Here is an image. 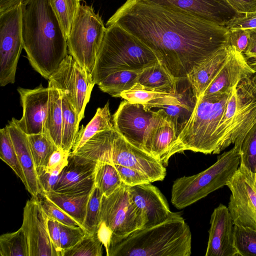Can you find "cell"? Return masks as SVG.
<instances>
[{
	"mask_svg": "<svg viewBox=\"0 0 256 256\" xmlns=\"http://www.w3.org/2000/svg\"><path fill=\"white\" fill-rule=\"evenodd\" d=\"M122 182L130 186L152 182L144 173L132 168L114 164Z\"/></svg>",
	"mask_w": 256,
	"mask_h": 256,
	"instance_id": "cell-45",
	"label": "cell"
},
{
	"mask_svg": "<svg viewBox=\"0 0 256 256\" xmlns=\"http://www.w3.org/2000/svg\"><path fill=\"white\" fill-rule=\"evenodd\" d=\"M174 89L178 102L164 105L158 109H162L166 112L174 124L178 136L191 116L197 98L187 78L176 80Z\"/></svg>",
	"mask_w": 256,
	"mask_h": 256,
	"instance_id": "cell-23",
	"label": "cell"
},
{
	"mask_svg": "<svg viewBox=\"0 0 256 256\" xmlns=\"http://www.w3.org/2000/svg\"><path fill=\"white\" fill-rule=\"evenodd\" d=\"M140 72L126 70L116 72L106 76L98 85L103 92L113 97L120 98L124 92L130 90L138 82Z\"/></svg>",
	"mask_w": 256,
	"mask_h": 256,
	"instance_id": "cell-30",
	"label": "cell"
},
{
	"mask_svg": "<svg viewBox=\"0 0 256 256\" xmlns=\"http://www.w3.org/2000/svg\"><path fill=\"white\" fill-rule=\"evenodd\" d=\"M177 135L174 124L162 109L154 111L146 130L144 150L150 154L166 166L170 148Z\"/></svg>",
	"mask_w": 256,
	"mask_h": 256,
	"instance_id": "cell-17",
	"label": "cell"
},
{
	"mask_svg": "<svg viewBox=\"0 0 256 256\" xmlns=\"http://www.w3.org/2000/svg\"><path fill=\"white\" fill-rule=\"evenodd\" d=\"M225 26L228 28L252 29L256 28V10L235 17L229 21L225 25Z\"/></svg>",
	"mask_w": 256,
	"mask_h": 256,
	"instance_id": "cell-47",
	"label": "cell"
},
{
	"mask_svg": "<svg viewBox=\"0 0 256 256\" xmlns=\"http://www.w3.org/2000/svg\"><path fill=\"white\" fill-rule=\"evenodd\" d=\"M122 182L114 164L108 161H97L94 184L102 195L109 196L119 188Z\"/></svg>",
	"mask_w": 256,
	"mask_h": 256,
	"instance_id": "cell-32",
	"label": "cell"
},
{
	"mask_svg": "<svg viewBox=\"0 0 256 256\" xmlns=\"http://www.w3.org/2000/svg\"><path fill=\"white\" fill-rule=\"evenodd\" d=\"M250 39L248 46L243 53L248 63L256 68V28L248 29Z\"/></svg>",
	"mask_w": 256,
	"mask_h": 256,
	"instance_id": "cell-50",
	"label": "cell"
},
{
	"mask_svg": "<svg viewBox=\"0 0 256 256\" xmlns=\"http://www.w3.org/2000/svg\"><path fill=\"white\" fill-rule=\"evenodd\" d=\"M154 112L142 104L124 100L112 116L114 127L130 143L144 150V132Z\"/></svg>",
	"mask_w": 256,
	"mask_h": 256,
	"instance_id": "cell-14",
	"label": "cell"
},
{
	"mask_svg": "<svg viewBox=\"0 0 256 256\" xmlns=\"http://www.w3.org/2000/svg\"><path fill=\"white\" fill-rule=\"evenodd\" d=\"M238 13L242 14L256 10V0H226Z\"/></svg>",
	"mask_w": 256,
	"mask_h": 256,
	"instance_id": "cell-51",
	"label": "cell"
},
{
	"mask_svg": "<svg viewBox=\"0 0 256 256\" xmlns=\"http://www.w3.org/2000/svg\"><path fill=\"white\" fill-rule=\"evenodd\" d=\"M48 82L66 97L75 108L80 122L95 84L91 74L69 54L50 77Z\"/></svg>",
	"mask_w": 256,
	"mask_h": 256,
	"instance_id": "cell-10",
	"label": "cell"
},
{
	"mask_svg": "<svg viewBox=\"0 0 256 256\" xmlns=\"http://www.w3.org/2000/svg\"><path fill=\"white\" fill-rule=\"evenodd\" d=\"M0 254L1 256H29L26 236L22 228L15 232L0 236Z\"/></svg>",
	"mask_w": 256,
	"mask_h": 256,
	"instance_id": "cell-36",
	"label": "cell"
},
{
	"mask_svg": "<svg viewBox=\"0 0 256 256\" xmlns=\"http://www.w3.org/2000/svg\"><path fill=\"white\" fill-rule=\"evenodd\" d=\"M54 192L76 194L90 192L94 187L97 162L70 153Z\"/></svg>",
	"mask_w": 256,
	"mask_h": 256,
	"instance_id": "cell-16",
	"label": "cell"
},
{
	"mask_svg": "<svg viewBox=\"0 0 256 256\" xmlns=\"http://www.w3.org/2000/svg\"><path fill=\"white\" fill-rule=\"evenodd\" d=\"M0 158L14 170L26 187V177L7 127L0 130Z\"/></svg>",
	"mask_w": 256,
	"mask_h": 256,
	"instance_id": "cell-35",
	"label": "cell"
},
{
	"mask_svg": "<svg viewBox=\"0 0 256 256\" xmlns=\"http://www.w3.org/2000/svg\"><path fill=\"white\" fill-rule=\"evenodd\" d=\"M90 192L70 194L53 191L42 194L76 220L83 227L87 204Z\"/></svg>",
	"mask_w": 256,
	"mask_h": 256,
	"instance_id": "cell-29",
	"label": "cell"
},
{
	"mask_svg": "<svg viewBox=\"0 0 256 256\" xmlns=\"http://www.w3.org/2000/svg\"><path fill=\"white\" fill-rule=\"evenodd\" d=\"M72 154L137 170L146 174L152 182L162 181L166 174V166L160 162L130 143L114 127L97 133Z\"/></svg>",
	"mask_w": 256,
	"mask_h": 256,
	"instance_id": "cell-5",
	"label": "cell"
},
{
	"mask_svg": "<svg viewBox=\"0 0 256 256\" xmlns=\"http://www.w3.org/2000/svg\"><path fill=\"white\" fill-rule=\"evenodd\" d=\"M192 234L181 214L136 230L109 244L107 256H190Z\"/></svg>",
	"mask_w": 256,
	"mask_h": 256,
	"instance_id": "cell-3",
	"label": "cell"
},
{
	"mask_svg": "<svg viewBox=\"0 0 256 256\" xmlns=\"http://www.w3.org/2000/svg\"><path fill=\"white\" fill-rule=\"evenodd\" d=\"M234 242L240 256H256V230L234 226Z\"/></svg>",
	"mask_w": 256,
	"mask_h": 256,
	"instance_id": "cell-41",
	"label": "cell"
},
{
	"mask_svg": "<svg viewBox=\"0 0 256 256\" xmlns=\"http://www.w3.org/2000/svg\"><path fill=\"white\" fill-rule=\"evenodd\" d=\"M234 88L224 93L202 96L197 98L191 116L172 144L169 159L175 154L185 150L214 154V134Z\"/></svg>",
	"mask_w": 256,
	"mask_h": 256,
	"instance_id": "cell-6",
	"label": "cell"
},
{
	"mask_svg": "<svg viewBox=\"0 0 256 256\" xmlns=\"http://www.w3.org/2000/svg\"><path fill=\"white\" fill-rule=\"evenodd\" d=\"M249 39L248 29L228 28V45L234 47L238 52L242 54L245 52L248 44Z\"/></svg>",
	"mask_w": 256,
	"mask_h": 256,
	"instance_id": "cell-46",
	"label": "cell"
},
{
	"mask_svg": "<svg viewBox=\"0 0 256 256\" xmlns=\"http://www.w3.org/2000/svg\"><path fill=\"white\" fill-rule=\"evenodd\" d=\"M254 186L255 188L256 189V173L254 174Z\"/></svg>",
	"mask_w": 256,
	"mask_h": 256,
	"instance_id": "cell-53",
	"label": "cell"
},
{
	"mask_svg": "<svg viewBox=\"0 0 256 256\" xmlns=\"http://www.w3.org/2000/svg\"><path fill=\"white\" fill-rule=\"evenodd\" d=\"M112 118L108 102L103 108H98L88 124L82 126L78 130L70 152H76L97 133L114 128Z\"/></svg>",
	"mask_w": 256,
	"mask_h": 256,
	"instance_id": "cell-28",
	"label": "cell"
},
{
	"mask_svg": "<svg viewBox=\"0 0 256 256\" xmlns=\"http://www.w3.org/2000/svg\"><path fill=\"white\" fill-rule=\"evenodd\" d=\"M80 0H50L64 34L68 38L74 17L80 6Z\"/></svg>",
	"mask_w": 256,
	"mask_h": 256,
	"instance_id": "cell-37",
	"label": "cell"
},
{
	"mask_svg": "<svg viewBox=\"0 0 256 256\" xmlns=\"http://www.w3.org/2000/svg\"><path fill=\"white\" fill-rule=\"evenodd\" d=\"M228 54V46H222L197 65L188 76L194 92L200 96L222 66Z\"/></svg>",
	"mask_w": 256,
	"mask_h": 256,
	"instance_id": "cell-24",
	"label": "cell"
},
{
	"mask_svg": "<svg viewBox=\"0 0 256 256\" xmlns=\"http://www.w3.org/2000/svg\"><path fill=\"white\" fill-rule=\"evenodd\" d=\"M129 188L123 184L109 196H102L96 233L106 252L110 243L144 227L146 223L144 214L132 198Z\"/></svg>",
	"mask_w": 256,
	"mask_h": 256,
	"instance_id": "cell-8",
	"label": "cell"
},
{
	"mask_svg": "<svg viewBox=\"0 0 256 256\" xmlns=\"http://www.w3.org/2000/svg\"><path fill=\"white\" fill-rule=\"evenodd\" d=\"M256 72V68L248 63L242 53L228 45V54L222 66L202 96L225 92Z\"/></svg>",
	"mask_w": 256,
	"mask_h": 256,
	"instance_id": "cell-19",
	"label": "cell"
},
{
	"mask_svg": "<svg viewBox=\"0 0 256 256\" xmlns=\"http://www.w3.org/2000/svg\"><path fill=\"white\" fill-rule=\"evenodd\" d=\"M48 227L50 236L57 251L58 256H62L60 222L54 218H48Z\"/></svg>",
	"mask_w": 256,
	"mask_h": 256,
	"instance_id": "cell-48",
	"label": "cell"
},
{
	"mask_svg": "<svg viewBox=\"0 0 256 256\" xmlns=\"http://www.w3.org/2000/svg\"><path fill=\"white\" fill-rule=\"evenodd\" d=\"M206 256H238L234 224L228 208L220 204L211 215Z\"/></svg>",
	"mask_w": 256,
	"mask_h": 256,
	"instance_id": "cell-18",
	"label": "cell"
},
{
	"mask_svg": "<svg viewBox=\"0 0 256 256\" xmlns=\"http://www.w3.org/2000/svg\"><path fill=\"white\" fill-rule=\"evenodd\" d=\"M38 197L42 207L48 218H54L66 225L80 226L83 228L78 222L51 201L44 194L40 193Z\"/></svg>",
	"mask_w": 256,
	"mask_h": 256,
	"instance_id": "cell-42",
	"label": "cell"
},
{
	"mask_svg": "<svg viewBox=\"0 0 256 256\" xmlns=\"http://www.w3.org/2000/svg\"><path fill=\"white\" fill-rule=\"evenodd\" d=\"M23 48L32 68L49 80L68 54L67 38L50 0L21 4Z\"/></svg>",
	"mask_w": 256,
	"mask_h": 256,
	"instance_id": "cell-2",
	"label": "cell"
},
{
	"mask_svg": "<svg viewBox=\"0 0 256 256\" xmlns=\"http://www.w3.org/2000/svg\"><path fill=\"white\" fill-rule=\"evenodd\" d=\"M23 48L21 4L0 12V85L14 84Z\"/></svg>",
	"mask_w": 256,
	"mask_h": 256,
	"instance_id": "cell-11",
	"label": "cell"
},
{
	"mask_svg": "<svg viewBox=\"0 0 256 256\" xmlns=\"http://www.w3.org/2000/svg\"><path fill=\"white\" fill-rule=\"evenodd\" d=\"M62 148L70 152L79 130L80 122L74 106L66 97L62 92Z\"/></svg>",
	"mask_w": 256,
	"mask_h": 256,
	"instance_id": "cell-31",
	"label": "cell"
},
{
	"mask_svg": "<svg viewBox=\"0 0 256 256\" xmlns=\"http://www.w3.org/2000/svg\"><path fill=\"white\" fill-rule=\"evenodd\" d=\"M172 91L144 86L137 82L130 90L124 92L120 98L132 103L142 104L148 110L159 108L164 105H172L178 100Z\"/></svg>",
	"mask_w": 256,
	"mask_h": 256,
	"instance_id": "cell-25",
	"label": "cell"
},
{
	"mask_svg": "<svg viewBox=\"0 0 256 256\" xmlns=\"http://www.w3.org/2000/svg\"><path fill=\"white\" fill-rule=\"evenodd\" d=\"M49 99L45 131L59 148L62 143V94L56 88L48 82Z\"/></svg>",
	"mask_w": 256,
	"mask_h": 256,
	"instance_id": "cell-27",
	"label": "cell"
},
{
	"mask_svg": "<svg viewBox=\"0 0 256 256\" xmlns=\"http://www.w3.org/2000/svg\"><path fill=\"white\" fill-rule=\"evenodd\" d=\"M6 126L26 177L27 183L26 189L32 196L37 197L40 194L41 190L28 134L18 126L14 118H12Z\"/></svg>",
	"mask_w": 256,
	"mask_h": 256,
	"instance_id": "cell-22",
	"label": "cell"
},
{
	"mask_svg": "<svg viewBox=\"0 0 256 256\" xmlns=\"http://www.w3.org/2000/svg\"><path fill=\"white\" fill-rule=\"evenodd\" d=\"M60 248L62 256L64 250H68L78 243L88 233L80 226H72L60 223Z\"/></svg>",
	"mask_w": 256,
	"mask_h": 256,
	"instance_id": "cell-44",
	"label": "cell"
},
{
	"mask_svg": "<svg viewBox=\"0 0 256 256\" xmlns=\"http://www.w3.org/2000/svg\"><path fill=\"white\" fill-rule=\"evenodd\" d=\"M185 10L201 18L218 25H225L240 14L236 12L226 0H147Z\"/></svg>",
	"mask_w": 256,
	"mask_h": 256,
	"instance_id": "cell-20",
	"label": "cell"
},
{
	"mask_svg": "<svg viewBox=\"0 0 256 256\" xmlns=\"http://www.w3.org/2000/svg\"><path fill=\"white\" fill-rule=\"evenodd\" d=\"M22 108V115L19 120L14 118L18 126L28 135L45 132L48 99V87L42 84L34 89L18 88Z\"/></svg>",
	"mask_w": 256,
	"mask_h": 256,
	"instance_id": "cell-15",
	"label": "cell"
},
{
	"mask_svg": "<svg viewBox=\"0 0 256 256\" xmlns=\"http://www.w3.org/2000/svg\"><path fill=\"white\" fill-rule=\"evenodd\" d=\"M103 244L97 233H88L75 246L63 252L62 256H102Z\"/></svg>",
	"mask_w": 256,
	"mask_h": 256,
	"instance_id": "cell-39",
	"label": "cell"
},
{
	"mask_svg": "<svg viewBox=\"0 0 256 256\" xmlns=\"http://www.w3.org/2000/svg\"><path fill=\"white\" fill-rule=\"evenodd\" d=\"M256 123V102L236 114L222 140L220 153L231 144H234V147L240 152L246 134Z\"/></svg>",
	"mask_w": 256,
	"mask_h": 256,
	"instance_id": "cell-26",
	"label": "cell"
},
{
	"mask_svg": "<svg viewBox=\"0 0 256 256\" xmlns=\"http://www.w3.org/2000/svg\"><path fill=\"white\" fill-rule=\"evenodd\" d=\"M66 165L60 166L52 170H49L46 166L36 168L41 192L46 194L54 191L60 174Z\"/></svg>",
	"mask_w": 256,
	"mask_h": 256,
	"instance_id": "cell-43",
	"label": "cell"
},
{
	"mask_svg": "<svg viewBox=\"0 0 256 256\" xmlns=\"http://www.w3.org/2000/svg\"><path fill=\"white\" fill-rule=\"evenodd\" d=\"M120 26L154 54L174 80L228 45V28L179 8L147 0H126L107 21Z\"/></svg>",
	"mask_w": 256,
	"mask_h": 256,
	"instance_id": "cell-1",
	"label": "cell"
},
{
	"mask_svg": "<svg viewBox=\"0 0 256 256\" xmlns=\"http://www.w3.org/2000/svg\"><path fill=\"white\" fill-rule=\"evenodd\" d=\"M129 190L133 202L146 216L144 227L160 224L174 214L164 194L151 182L130 186Z\"/></svg>",
	"mask_w": 256,
	"mask_h": 256,
	"instance_id": "cell-21",
	"label": "cell"
},
{
	"mask_svg": "<svg viewBox=\"0 0 256 256\" xmlns=\"http://www.w3.org/2000/svg\"><path fill=\"white\" fill-rule=\"evenodd\" d=\"M176 80L158 62L143 69L139 74L138 82L146 87L171 92Z\"/></svg>",
	"mask_w": 256,
	"mask_h": 256,
	"instance_id": "cell-33",
	"label": "cell"
},
{
	"mask_svg": "<svg viewBox=\"0 0 256 256\" xmlns=\"http://www.w3.org/2000/svg\"><path fill=\"white\" fill-rule=\"evenodd\" d=\"M254 180L238 167L226 185L231 192L228 208L234 225L256 230V189Z\"/></svg>",
	"mask_w": 256,
	"mask_h": 256,
	"instance_id": "cell-12",
	"label": "cell"
},
{
	"mask_svg": "<svg viewBox=\"0 0 256 256\" xmlns=\"http://www.w3.org/2000/svg\"><path fill=\"white\" fill-rule=\"evenodd\" d=\"M240 162V152L234 146L218 156L216 162L204 170L177 178L172 188V204L178 209L184 208L226 186Z\"/></svg>",
	"mask_w": 256,
	"mask_h": 256,
	"instance_id": "cell-7",
	"label": "cell"
},
{
	"mask_svg": "<svg viewBox=\"0 0 256 256\" xmlns=\"http://www.w3.org/2000/svg\"><path fill=\"white\" fill-rule=\"evenodd\" d=\"M70 152L62 148H58L50 156L46 168L49 170H54L60 166L67 164Z\"/></svg>",
	"mask_w": 256,
	"mask_h": 256,
	"instance_id": "cell-49",
	"label": "cell"
},
{
	"mask_svg": "<svg viewBox=\"0 0 256 256\" xmlns=\"http://www.w3.org/2000/svg\"><path fill=\"white\" fill-rule=\"evenodd\" d=\"M106 28L92 6L81 4L67 38L68 52L92 73Z\"/></svg>",
	"mask_w": 256,
	"mask_h": 256,
	"instance_id": "cell-9",
	"label": "cell"
},
{
	"mask_svg": "<svg viewBox=\"0 0 256 256\" xmlns=\"http://www.w3.org/2000/svg\"><path fill=\"white\" fill-rule=\"evenodd\" d=\"M102 194L94 185L88 202L83 227L88 233L96 232L100 222V211Z\"/></svg>",
	"mask_w": 256,
	"mask_h": 256,
	"instance_id": "cell-40",
	"label": "cell"
},
{
	"mask_svg": "<svg viewBox=\"0 0 256 256\" xmlns=\"http://www.w3.org/2000/svg\"><path fill=\"white\" fill-rule=\"evenodd\" d=\"M28 136L36 168L46 166L52 154L59 148L46 131Z\"/></svg>",
	"mask_w": 256,
	"mask_h": 256,
	"instance_id": "cell-34",
	"label": "cell"
},
{
	"mask_svg": "<svg viewBox=\"0 0 256 256\" xmlns=\"http://www.w3.org/2000/svg\"><path fill=\"white\" fill-rule=\"evenodd\" d=\"M239 167L254 180L256 172V123L248 132L243 141Z\"/></svg>",
	"mask_w": 256,
	"mask_h": 256,
	"instance_id": "cell-38",
	"label": "cell"
},
{
	"mask_svg": "<svg viewBox=\"0 0 256 256\" xmlns=\"http://www.w3.org/2000/svg\"><path fill=\"white\" fill-rule=\"evenodd\" d=\"M26 0H0V12L18 5Z\"/></svg>",
	"mask_w": 256,
	"mask_h": 256,
	"instance_id": "cell-52",
	"label": "cell"
},
{
	"mask_svg": "<svg viewBox=\"0 0 256 256\" xmlns=\"http://www.w3.org/2000/svg\"><path fill=\"white\" fill-rule=\"evenodd\" d=\"M21 228L26 236L29 256H58L50 236L48 216L38 196L26 201Z\"/></svg>",
	"mask_w": 256,
	"mask_h": 256,
	"instance_id": "cell-13",
	"label": "cell"
},
{
	"mask_svg": "<svg viewBox=\"0 0 256 256\" xmlns=\"http://www.w3.org/2000/svg\"><path fill=\"white\" fill-rule=\"evenodd\" d=\"M158 62L153 52L138 38L112 24L106 27L91 74L94 84H98L116 72H140Z\"/></svg>",
	"mask_w": 256,
	"mask_h": 256,
	"instance_id": "cell-4",
	"label": "cell"
}]
</instances>
